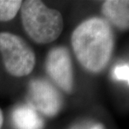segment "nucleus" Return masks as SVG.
Segmentation results:
<instances>
[{
  "label": "nucleus",
  "instance_id": "2",
  "mask_svg": "<svg viewBox=\"0 0 129 129\" xmlns=\"http://www.w3.org/2000/svg\"><path fill=\"white\" fill-rule=\"evenodd\" d=\"M23 27L35 42L49 44L62 33L64 20L58 10L50 9L43 2L27 0L20 7Z\"/></svg>",
  "mask_w": 129,
  "mask_h": 129
},
{
  "label": "nucleus",
  "instance_id": "6",
  "mask_svg": "<svg viewBox=\"0 0 129 129\" xmlns=\"http://www.w3.org/2000/svg\"><path fill=\"white\" fill-rule=\"evenodd\" d=\"M102 13L105 20L122 30L129 27V2L126 0H107L102 4Z\"/></svg>",
  "mask_w": 129,
  "mask_h": 129
},
{
  "label": "nucleus",
  "instance_id": "10",
  "mask_svg": "<svg viewBox=\"0 0 129 129\" xmlns=\"http://www.w3.org/2000/svg\"><path fill=\"white\" fill-rule=\"evenodd\" d=\"M71 129H106L102 123H83L77 124Z\"/></svg>",
  "mask_w": 129,
  "mask_h": 129
},
{
  "label": "nucleus",
  "instance_id": "5",
  "mask_svg": "<svg viewBox=\"0 0 129 129\" xmlns=\"http://www.w3.org/2000/svg\"><path fill=\"white\" fill-rule=\"evenodd\" d=\"M45 71L54 82L67 93L73 91L72 60L68 49L56 46L49 51L45 59Z\"/></svg>",
  "mask_w": 129,
  "mask_h": 129
},
{
  "label": "nucleus",
  "instance_id": "4",
  "mask_svg": "<svg viewBox=\"0 0 129 129\" xmlns=\"http://www.w3.org/2000/svg\"><path fill=\"white\" fill-rule=\"evenodd\" d=\"M27 102L37 112L49 117L60 112L63 105V97L59 90L47 80L33 79L28 86Z\"/></svg>",
  "mask_w": 129,
  "mask_h": 129
},
{
  "label": "nucleus",
  "instance_id": "9",
  "mask_svg": "<svg viewBox=\"0 0 129 129\" xmlns=\"http://www.w3.org/2000/svg\"><path fill=\"white\" fill-rule=\"evenodd\" d=\"M113 76L118 81H129V66L127 64H118L113 71Z\"/></svg>",
  "mask_w": 129,
  "mask_h": 129
},
{
  "label": "nucleus",
  "instance_id": "7",
  "mask_svg": "<svg viewBox=\"0 0 129 129\" xmlns=\"http://www.w3.org/2000/svg\"><path fill=\"white\" fill-rule=\"evenodd\" d=\"M12 122L16 129H43L44 121L29 105L17 107L12 112Z\"/></svg>",
  "mask_w": 129,
  "mask_h": 129
},
{
  "label": "nucleus",
  "instance_id": "3",
  "mask_svg": "<svg viewBox=\"0 0 129 129\" xmlns=\"http://www.w3.org/2000/svg\"><path fill=\"white\" fill-rule=\"evenodd\" d=\"M0 53L5 69L13 76H26L35 66L33 49L20 36L14 34L0 33Z\"/></svg>",
  "mask_w": 129,
  "mask_h": 129
},
{
  "label": "nucleus",
  "instance_id": "8",
  "mask_svg": "<svg viewBox=\"0 0 129 129\" xmlns=\"http://www.w3.org/2000/svg\"><path fill=\"white\" fill-rule=\"evenodd\" d=\"M20 0H0V21H9L16 16L21 7Z\"/></svg>",
  "mask_w": 129,
  "mask_h": 129
},
{
  "label": "nucleus",
  "instance_id": "1",
  "mask_svg": "<svg viewBox=\"0 0 129 129\" xmlns=\"http://www.w3.org/2000/svg\"><path fill=\"white\" fill-rule=\"evenodd\" d=\"M71 45L80 64L87 71L99 73L107 66L114 48V33L107 20L92 17L71 35Z\"/></svg>",
  "mask_w": 129,
  "mask_h": 129
},
{
  "label": "nucleus",
  "instance_id": "11",
  "mask_svg": "<svg viewBox=\"0 0 129 129\" xmlns=\"http://www.w3.org/2000/svg\"><path fill=\"white\" fill-rule=\"evenodd\" d=\"M3 123H4V115H3V112L1 109H0V129H1Z\"/></svg>",
  "mask_w": 129,
  "mask_h": 129
}]
</instances>
